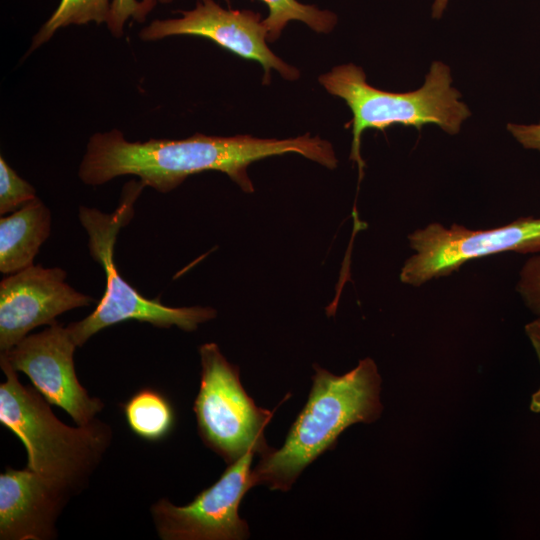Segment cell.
<instances>
[{
    "instance_id": "obj_6",
    "label": "cell",
    "mask_w": 540,
    "mask_h": 540,
    "mask_svg": "<svg viewBox=\"0 0 540 540\" xmlns=\"http://www.w3.org/2000/svg\"><path fill=\"white\" fill-rule=\"evenodd\" d=\"M201 380L193 410L204 443L231 464L254 451L260 456L273 448L264 429L273 411L258 407L244 390L239 368L227 361L215 343L199 348Z\"/></svg>"
},
{
    "instance_id": "obj_20",
    "label": "cell",
    "mask_w": 540,
    "mask_h": 540,
    "mask_svg": "<svg viewBox=\"0 0 540 540\" xmlns=\"http://www.w3.org/2000/svg\"><path fill=\"white\" fill-rule=\"evenodd\" d=\"M507 129L524 148L540 152V122L537 124L509 123Z\"/></svg>"
},
{
    "instance_id": "obj_7",
    "label": "cell",
    "mask_w": 540,
    "mask_h": 540,
    "mask_svg": "<svg viewBox=\"0 0 540 540\" xmlns=\"http://www.w3.org/2000/svg\"><path fill=\"white\" fill-rule=\"evenodd\" d=\"M414 254L404 263L400 280L419 287L457 271L470 260L504 252L540 253V217H524L491 229L449 228L438 222L408 236Z\"/></svg>"
},
{
    "instance_id": "obj_17",
    "label": "cell",
    "mask_w": 540,
    "mask_h": 540,
    "mask_svg": "<svg viewBox=\"0 0 540 540\" xmlns=\"http://www.w3.org/2000/svg\"><path fill=\"white\" fill-rule=\"evenodd\" d=\"M36 197L35 188L21 178L0 157V214L3 216L23 207Z\"/></svg>"
},
{
    "instance_id": "obj_13",
    "label": "cell",
    "mask_w": 540,
    "mask_h": 540,
    "mask_svg": "<svg viewBox=\"0 0 540 540\" xmlns=\"http://www.w3.org/2000/svg\"><path fill=\"white\" fill-rule=\"evenodd\" d=\"M51 231V213L35 198L0 219V272L13 274L33 265Z\"/></svg>"
},
{
    "instance_id": "obj_18",
    "label": "cell",
    "mask_w": 540,
    "mask_h": 540,
    "mask_svg": "<svg viewBox=\"0 0 540 540\" xmlns=\"http://www.w3.org/2000/svg\"><path fill=\"white\" fill-rule=\"evenodd\" d=\"M157 0H112L107 26L112 35H123L124 25L129 18L143 22L147 14L156 5Z\"/></svg>"
},
{
    "instance_id": "obj_21",
    "label": "cell",
    "mask_w": 540,
    "mask_h": 540,
    "mask_svg": "<svg viewBox=\"0 0 540 540\" xmlns=\"http://www.w3.org/2000/svg\"><path fill=\"white\" fill-rule=\"evenodd\" d=\"M525 331L530 339L540 362V318L528 323ZM530 409L535 413H540V387L532 395Z\"/></svg>"
},
{
    "instance_id": "obj_8",
    "label": "cell",
    "mask_w": 540,
    "mask_h": 540,
    "mask_svg": "<svg viewBox=\"0 0 540 540\" xmlns=\"http://www.w3.org/2000/svg\"><path fill=\"white\" fill-rule=\"evenodd\" d=\"M254 451L228 464L222 476L192 502L176 506L160 499L151 507L159 537L163 540H242L248 525L238 509L245 493L254 486L251 470Z\"/></svg>"
},
{
    "instance_id": "obj_15",
    "label": "cell",
    "mask_w": 540,
    "mask_h": 540,
    "mask_svg": "<svg viewBox=\"0 0 540 540\" xmlns=\"http://www.w3.org/2000/svg\"><path fill=\"white\" fill-rule=\"evenodd\" d=\"M169 3L173 0H158ZM269 10L268 16L263 19L267 30V41H276L283 29L290 21H300L319 33L331 32L336 23L337 16L329 10H322L314 5H306L297 0H261Z\"/></svg>"
},
{
    "instance_id": "obj_2",
    "label": "cell",
    "mask_w": 540,
    "mask_h": 540,
    "mask_svg": "<svg viewBox=\"0 0 540 540\" xmlns=\"http://www.w3.org/2000/svg\"><path fill=\"white\" fill-rule=\"evenodd\" d=\"M312 388L279 449L261 456L252 470L253 483L271 490H289L301 472L338 436L355 423H372L381 415V377L375 362L360 360L350 372L338 376L314 365Z\"/></svg>"
},
{
    "instance_id": "obj_4",
    "label": "cell",
    "mask_w": 540,
    "mask_h": 540,
    "mask_svg": "<svg viewBox=\"0 0 540 540\" xmlns=\"http://www.w3.org/2000/svg\"><path fill=\"white\" fill-rule=\"evenodd\" d=\"M318 81L327 92L342 98L352 112L350 159L357 163L360 177L365 166L360 154L364 130L402 125L420 131L423 126L434 124L454 135L471 115L467 105L459 100V91L451 86L450 68L439 61L432 63L419 89L404 93L369 85L362 68L352 63L332 68L319 76Z\"/></svg>"
},
{
    "instance_id": "obj_11",
    "label": "cell",
    "mask_w": 540,
    "mask_h": 540,
    "mask_svg": "<svg viewBox=\"0 0 540 540\" xmlns=\"http://www.w3.org/2000/svg\"><path fill=\"white\" fill-rule=\"evenodd\" d=\"M61 268L32 265L0 283V350L7 351L34 328L52 325L56 317L89 306L90 296L76 291Z\"/></svg>"
},
{
    "instance_id": "obj_16",
    "label": "cell",
    "mask_w": 540,
    "mask_h": 540,
    "mask_svg": "<svg viewBox=\"0 0 540 540\" xmlns=\"http://www.w3.org/2000/svg\"><path fill=\"white\" fill-rule=\"evenodd\" d=\"M112 0H60L50 18L33 37L28 53L46 43L54 33L63 27L88 22H107Z\"/></svg>"
},
{
    "instance_id": "obj_9",
    "label": "cell",
    "mask_w": 540,
    "mask_h": 540,
    "mask_svg": "<svg viewBox=\"0 0 540 540\" xmlns=\"http://www.w3.org/2000/svg\"><path fill=\"white\" fill-rule=\"evenodd\" d=\"M76 347L68 328L55 322L1 351L0 360L24 373L49 404L65 410L77 425H87L104 405L89 396L78 380L73 360Z\"/></svg>"
},
{
    "instance_id": "obj_1",
    "label": "cell",
    "mask_w": 540,
    "mask_h": 540,
    "mask_svg": "<svg viewBox=\"0 0 540 540\" xmlns=\"http://www.w3.org/2000/svg\"><path fill=\"white\" fill-rule=\"evenodd\" d=\"M285 153H298L329 169L338 163L332 144L308 133L281 140L197 133L182 140L130 142L121 131L113 129L90 138L78 174L88 185L135 175L146 186L167 193L190 175L217 170L227 174L244 192L252 193L254 186L247 173L248 166Z\"/></svg>"
},
{
    "instance_id": "obj_19",
    "label": "cell",
    "mask_w": 540,
    "mask_h": 540,
    "mask_svg": "<svg viewBox=\"0 0 540 540\" xmlns=\"http://www.w3.org/2000/svg\"><path fill=\"white\" fill-rule=\"evenodd\" d=\"M516 289L527 307L540 316V254L530 257L522 266Z\"/></svg>"
},
{
    "instance_id": "obj_3",
    "label": "cell",
    "mask_w": 540,
    "mask_h": 540,
    "mask_svg": "<svg viewBox=\"0 0 540 540\" xmlns=\"http://www.w3.org/2000/svg\"><path fill=\"white\" fill-rule=\"evenodd\" d=\"M6 380L0 385V422L27 451V468L68 493L84 488L111 441L110 427L95 419L70 427L52 412L32 387L22 385L15 371L0 360Z\"/></svg>"
},
{
    "instance_id": "obj_5",
    "label": "cell",
    "mask_w": 540,
    "mask_h": 540,
    "mask_svg": "<svg viewBox=\"0 0 540 540\" xmlns=\"http://www.w3.org/2000/svg\"><path fill=\"white\" fill-rule=\"evenodd\" d=\"M144 187L146 185L141 180L128 182L123 187L119 206L112 213L85 206L79 208L80 222L89 237L90 255L103 268L106 285L94 311L67 326L77 346L85 344L100 330L129 320L150 323L159 328L175 325L182 330L193 331L217 315L211 307H169L158 299H148L119 274L113 258L117 235L133 218L134 203Z\"/></svg>"
},
{
    "instance_id": "obj_14",
    "label": "cell",
    "mask_w": 540,
    "mask_h": 540,
    "mask_svg": "<svg viewBox=\"0 0 540 540\" xmlns=\"http://www.w3.org/2000/svg\"><path fill=\"white\" fill-rule=\"evenodd\" d=\"M125 420L130 429L147 441L165 438L174 426V411L170 402L150 388L136 392L124 405Z\"/></svg>"
},
{
    "instance_id": "obj_10",
    "label": "cell",
    "mask_w": 540,
    "mask_h": 540,
    "mask_svg": "<svg viewBox=\"0 0 540 540\" xmlns=\"http://www.w3.org/2000/svg\"><path fill=\"white\" fill-rule=\"evenodd\" d=\"M180 13L179 18L152 21L139 32V37L146 41L177 35L207 38L242 58L260 63L264 84L270 82L271 69L287 80L299 78V70L267 46V30L259 13L225 9L214 0H199L193 9Z\"/></svg>"
},
{
    "instance_id": "obj_12",
    "label": "cell",
    "mask_w": 540,
    "mask_h": 540,
    "mask_svg": "<svg viewBox=\"0 0 540 540\" xmlns=\"http://www.w3.org/2000/svg\"><path fill=\"white\" fill-rule=\"evenodd\" d=\"M71 494L29 468L0 474V539L48 540Z\"/></svg>"
},
{
    "instance_id": "obj_22",
    "label": "cell",
    "mask_w": 540,
    "mask_h": 540,
    "mask_svg": "<svg viewBox=\"0 0 540 540\" xmlns=\"http://www.w3.org/2000/svg\"><path fill=\"white\" fill-rule=\"evenodd\" d=\"M449 0H434L432 5V17L434 19H440L445 8L447 7Z\"/></svg>"
}]
</instances>
